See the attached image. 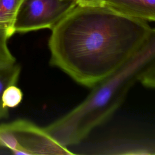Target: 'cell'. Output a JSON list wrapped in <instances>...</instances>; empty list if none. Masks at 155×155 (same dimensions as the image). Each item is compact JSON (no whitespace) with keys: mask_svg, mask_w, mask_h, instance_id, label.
<instances>
[{"mask_svg":"<svg viewBox=\"0 0 155 155\" xmlns=\"http://www.w3.org/2000/svg\"><path fill=\"white\" fill-rule=\"evenodd\" d=\"M140 82L147 87L155 89V65L142 76Z\"/></svg>","mask_w":155,"mask_h":155,"instance_id":"30bf717a","label":"cell"},{"mask_svg":"<svg viewBox=\"0 0 155 155\" xmlns=\"http://www.w3.org/2000/svg\"><path fill=\"white\" fill-rule=\"evenodd\" d=\"M77 5L74 0H23L15 22V33L51 30Z\"/></svg>","mask_w":155,"mask_h":155,"instance_id":"277c9868","label":"cell"},{"mask_svg":"<svg viewBox=\"0 0 155 155\" xmlns=\"http://www.w3.org/2000/svg\"><path fill=\"white\" fill-rule=\"evenodd\" d=\"M154 65L155 28H151L146 42L129 60L91 88L79 105L44 129L64 147L79 143L113 116L131 87Z\"/></svg>","mask_w":155,"mask_h":155,"instance_id":"7a4b0ae2","label":"cell"},{"mask_svg":"<svg viewBox=\"0 0 155 155\" xmlns=\"http://www.w3.org/2000/svg\"><path fill=\"white\" fill-rule=\"evenodd\" d=\"M21 68L18 64L0 68V119L7 117L8 108L2 104V94L6 88L12 85H16L20 74Z\"/></svg>","mask_w":155,"mask_h":155,"instance_id":"52a82bcc","label":"cell"},{"mask_svg":"<svg viewBox=\"0 0 155 155\" xmlns=\"http://www.w3.org/2000/svg\"><path fill=\"white\" fill-rule=\"evenodd\" d=\"M74 1H76V2H77V0H74Z\"/></svg>","mask_w":155,"mask_h":155,"instance_id":"7c38bea8","label":"cell"},{"mask_svg":"<svg viewBox=\"0 0 155 155\" xmlns=\"http://www.w3.org/2000/svg\"><path fill=\"white\" fill-rule=\"evenodd\" d=\"M23 0H0V30L10 38L15 33L17 15Z\"/></svg>","mask_w":155,"mask_h":155,"instance_id":"8992f818","label":"cell"},{"mask_svg":"<svg viewBox=\"0 0 155 155\" xmlns=\"http://www.w3.org/2000/svg\"><path fill=\"white\" fill-rule=\"evenodd\" d=\"M9 38L6 32L0 30V68L12 65L16 62V59L7 45Z\"/></svg>","mask_w":155,"mask_h":155,"instance_id":"9c48e42d","label":"cell"},{"mask_svg":"<svg viewBox=\"0 0 155 155\" xmlns=\"http://www.w3.org/2000/svg\"><path fill=\"white\" fill-rule=\"evenodd\" d=\"M23 94L21 90L16 85H12L5 88L2 94L3 106L7 108L17 107L22 99Z\"/></svg>","mask_w":155,"mask_h":155,"instance_id":"ba28073f","label":"cell"},{"mask_svg":"<svg viewBox=\"0 0 155 155\" xmlns=\"http://www.w3.org/2000/svg\"><path fill=\"white\" fill-rule=\"evenodd\" d=\"M103 5L131 18L155 21V0H104Z\"/></svg>","mask_w":155,"mask_h":155,"instance_id":"5b68a950","label":"cell"},{"mask_svg":"<svg viewBox=\"0 0 155 155\" xmlns=\"http://www.w3.org/2000/svg\"><path fill=\"white\" fill-rule=\"evenodd\" d=\"M0 147L16 154L70 155L67 147L33 122L18 119L0 124Z\"/></svg>","mask_w":155,"mask_h":155,"instance_id":"3957f363","label":"cell"},{"mask_svg":"<svg viewBox=\"0 0 155 155\" xmlns=\"http://www.w3.org/2000/svg\"><path fill=\"white\" fill-rule=\"evenodd\" d=\"M104 0H77V4L81 6H101Z\"/></svg>","mask_w":155,"mask_h":155,"instance_id":"8fae6325","label":"cell"},{"mask_svg":"<svg viewBox=\"0 0 155 155\" xmlns=\"http://www.w3.org/2000/svg\"><path fill=\"white\" fill-rule=\"evenodd\" d=\"M151 30L145 21L105 6L77 5L51 29L50 64L93 88L129 60Z\"/></svg>","mask_w":155,"mask_h":155,"instance_id":"6da1fadb","label":"cell"}]
</instances>
